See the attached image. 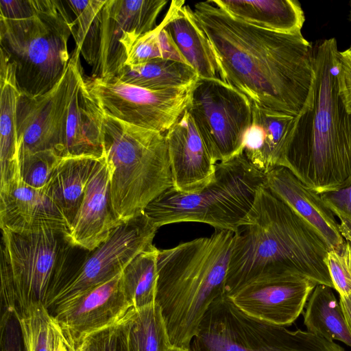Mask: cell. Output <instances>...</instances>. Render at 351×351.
<instances>
[{
	"instance_id": "obj_1",
	"label": "cell",
	"mask_w": 351,
	"mask_h": 351,
	"mask_svg": "<svg viewBox=\"0 0 351 351\" xmlns=\"http://www.w3.org/2000/svg\"><path fill=\"white\" fill-rule=\"evenodd\" d=\"M192 11L223 82L259 108L299 114L314 80L313 43L302 34L274 32L237 19L211 0L195 3Z\"/></svg>"
},
{
	"instance_id": "obj_2",
	"label": "cell",
	"mask_w": 351,
	"mask_h": 351,
	"mask_svg": "<svg viewBox=\"0 0 351 351\" xmlns=\"http://www.w3.org/2000/svg\"><path fill=\"white\" fill-rule=\"evenodd\" d=\"M326 241L265 186H260L249 221L234 232L225 295L264 278L300 275L333 289Z\"/></svg>"
},
{
	"instance_id": "obj_3",
	"label": "cell",
	"mask_w": 351,
	"mask_h": 351,
	"mask_svg": "<svg viewBox=\"0 0 351 351\" xmlns=\"http://www.w3.org/2000/svg\"><path fill=\"white\" fill-rule=\"evenodd\" d=\"M313 50L311 91L293 121L283 167L322 194L351 184V114L339 93L336 39L317 40Z\"/></svg>"
},
{
	"instance_id": "obj_4",
	"label": "cell",
	"mask_w": 351,
	"mask_h": 351,
	"mask_svg": "<svg viewBox=\"0 0 351 351\" xmlns=\"http://www.w3.org/2000/svg\"><path fill=\"white\" fill-rule=\"evenodd\" d=\"M234 232L215 230L158 252L156 302L171 346L188 349L211 304L225 295Z\"/></svg>"
},
{
	"instance_id": "obj_5",
	"label": "cell",
	"mask_w": 351,
	"mask_h": 351,
	"mask_svg": "<svg viewBox=\"0 0 351 351\" xmlns=\"http://www.w3.org/2000/svg\"><path fill=\"white\" fill-rule=\"evenodd\" d=\"M104 133L111 205L116 218L125 223L173 186L165 133L104 112Z\"/></svg>"
},
{
	"instance_id": "obj_6",
	"label": "cell",
	"mask_w": 351,
	"mask_h": 351,
	"mask_svg": "<svg viewBox=\"0 0 351 351\" xmlns=\"http://www.w3.org/2000/svg\"><path fill=\"white\" fill-rule=\"evenodd\" d=\"M64 1L38 0L33 16L0 17V49L13 64L21 95L34 98L51 90L64 75L71 56L68 41L75 21Z\"/></svg>"
},
{
	"instance_id": "obj_7",
	"label": "cell",
	"mask_w": 351,
	"mask_h": 351,
	"mask_svg": "<svg viewBox=\"0 0 351 351\" xmlns=\"http://www.w3.org/2000/svg\"><path fill=\"white\" fill-rule=\"evenodd\" d=\"M265 174L243 152L215 166L213 182L199 191L185 193L170 188L154 199L144 214L158 229L171 223L199 222L232 232L247 224Z\"/></svg>"
},
{
	"instance_id": "obj_8",
	"label": "cell",
	"mask_w": 351,
	"mask_h": 351,
	"mask_svg": "<svg viewBox=\"0 0 351 351\" xmlns=\"http://www.w3.org/2000/svg\"><path fill=\"white\" fill-rule=\"evenodd\" d=\"M1 232V311L17 315L34 303L49 309L66 280L72 246L63 232L55 230Z\"/></svg>"
},
{
	"instance_id": "obj_9",
	"label": "cell",
	"mask_w": 351,
	"mask_h": 351,
	"mask_svg": "<svg viewBox=\"0 0 351 351\" xmlns=\"http://www.w3.org/2000/svg\"><path fill=\"white\" fill-rule=\"evenodd\" d=\"M188 351H345L308 331L254 317L223 295L206 312Z\"/></svg>"
},
{
	"instance_id": "obj_10",
	"label": "cell",
	"mask_w": 351,
	"mask_h": 351,
	"mask_svg": "<svg viewBox=\"0 0 351 351\" xmlns=\"http://www.w3.org/2000/svg\"><path fill=\"white\" fill-rule=\"evenodd\" d=\"M186 109L217 163L243 154L252 121V104L244 94L219 77H199Z\"/></svg>"
},
{
	"instance_id": "obj_11",
	"label": "cell",
	"mask_w": 351,
	"mask_h": 351,
	"mask_svg": "<svg viewBox=\"0 0 351 351\" xmlns=\"http://www.w3.org/2000/svg\"><path fill=\"white\" fill-rule=\"evenodd\" d=\"M103 112L140 128L166 133L187 107L191 86L154 90L116 79H86Z\"/></svg>"
},
{
	"instance_id": "obj_12",
	"label": "cell",
	"mask_w": 351,
	"mask_h": 351,
	"mask_svg": "<svg viewBox=\"0 0 351 351\" xmlns=\"http://www.w3.org/2000/svg\"><path fill=\"white\" fill-rule=\"evenodd\" d=\"M157 230L144 213L117 226L109 238L68 276L49 308L121 274L136 256L152 245Z\"/></svg>"
},
{
	"instance_id": "obj_13",
	"label": "cell",
	"mask_w": 351,
	"mask_h": 351,
	"mask_svg": "<svg viewBox=\"0 0 351 351\" xmlns=\"http://www.w3.org/2000/svg\"><path fill=\"white\" fill-rule=\"evenodd\" d=\"M80 55L75 47L64 75L51 90L34 98L21 95L17 108L19 155L52 150L62 157L68 106L83 72Z\"/></svg>"
},
{
	"instance_id": "obj_14",
	"label": "cell",
	"mask_w": 351,
	"mask_h": 351,
	"mask_svg": "<svg viewBox=\"0 0 351 351\" xmlns=\"http://www.w3.org/2000/svg\"><path fill=\"white\" fill-rule=\"evenodd\" d=\"M166 0H106L101 14L99 62L93 78L109 80L125 66L136 41L154 29Z\"/></svg>"
},
{
	"instance_id": "obj_15",
	"label": "cell",
	"mask_w": 351,
	"mask_h": 351,
	"mask_svg": "<svg viewBox=\"0 0 351 351\" xmlns=\"http://www.w3.org/2000/svg\"><path fill=\"white\" fill-rule=\"evenodd\" d=\"M121 273L53 306L51 315L75 349L87 336L119 323L134 308L123 291Z\"/></svg>"
},
{
	"instance_id": "obj_16",
	"label": "cell",
	"mask_w": 351,
	"mask_h": 351,
	"mask_svg": "<svg viewBox=\"0 0 351 351\" xmlns=\"http://www.w3.org/2000/svg\"><path fill=\"white\" fill-rule=\"evenodd\" d=\"M317 285L300 275H284L250 282L229 297L247 314L286 326L301 314Z\"/></svg>"
},
{
	"instance_id": "obj_17",
	"label": "cell",
	"mask_w": 351,
	"mask_h": 351,
	"mask_svg": "<svg viewBox=\"0 0 351 351\" xmlns=\"http://www.w3.org/2000/svg\"><path fill=\"white\" fill-rule=\"evenodd\" d=\"M176 191L192 193L214 181L217 162L186 109L165 133Z\"/></svg>"
},
{
	"instance_id": "obj_18",
	"label": "cell",
	"mask_w": 351,
	"mask_h": 351,
	"mask_svg": "<svg viewBox=\"0 0 351 351\" xmlns=\"http://www.w3.org/2000/svg\"><path fill=\"white\" fill-rule=\"evenodd\" d=\"M121 223L111 205L110 173L105 156L94 165L82 202L64 238L73 247L93 252Z\"/></svg>"
},
{
	"instance_id": "obj_19",
	"label": "cell",
	"mask_w": 351,
	"mask_h": 351,
	"mask_svg": "<svg viewBox=\"0 0 351 351\" xmlns=\"http://www.w3.org/2000/svg\"><path fill=\"white\" fill-rule=\"evenodd\" d=\"M0 227L13 232L51 230L65 234L69 223L43 189L21 180L0 190Z\"/></svg>"
},
{
	"instance_id": "obj_20",
	"label": "cell",
	"mask_w": 351,
	"mask_h": 351,
	"mask_svg": "<svg viewBox=\"0 0 351 351\" xmlns=\"http://www.w3.org/2000/svg\"><path fill=\"white\" fill-rule=\"evenodd\" d=\"M62 157L106 156L104 112L91 95L83 72L72 92L64 126Z\"/></svg>"
},
{
	"instance_id": "obj_21",
	"label": "cell",
	"mask_w": 351,
	"mask_h": 351,
	"mask_svg": "<svg viewBox=\"0 0 351 351\" xmlns=\"http://www.w3.org/2000/svg\"><path fill=\"white\" fill-rule=\"evenodd\" d=\"M265 186L313 226L330 249L344 243L339 224L320 194L306 186L287 168L276 167L268 171Z\"/></svg>"
},
{
	"instance_id": "obj_22",
	"label": "cell",
	"mask_w": 351,
	"mask_h": 351,
	"mask_svg": "<svg viewBox=\"0 0 351 351\" xmlns=\"http://www.w3.org/2000/svg\"><path fill=\"white\" fill-rule=\"evenodd\" d=\"M294 117L252 104V121L245 135L243 154L263 173L283 167Z\"/></svg>"
},
{
	"instance_id": "obj_23",
	"label": "cell",
	"mask_w": 351,
	"mask_h": 351,
	"mask_svg": "<svg viewBox=\"0 0 351 351\" xmlns=\"http://www.w3.org/2000/svg\"><path fill=\"white\" fill-rule=\"evenodd\" d=\"M184 3L172 1L160 23L199 77H219V66L211 45L195 22L192 9Z\"/></svg>"
},
{
	"instance_id": "obj_24",
	"label": "cell",
	"mask_w": 351,
	"mask_h": 351,
	"mask_svg": "<svg viewBox=\"0 0 351 351\" xmlns=\"http://www.w3.org/2000/svg\"><path fill=\"white\" fill-rule=\"evenodd\" d=\"M0 190L21 180L17 134V108L21 93L15 70L0 49Z\"/></svg>"
},
{
	"instance_id": "obj_25",
	"label": "cell",
	"mask_w": 351,
	"mask_h": 351,
	"mask_svg": "<svg viewBox=\"0 0 351 351\" xmlns=\"http://www.w3.org/2000/svg\"><path fill=\"white\" fill-rule=\"evenodd\" d=\"M215 5L234 18L274 32L298 34L304 14L297 0H215Z\"/></svg>"
},
{
	"instance_id": "obj_26",
	"label": "cell",
	"mask_w": 351,
	"mask_h": 351,
	"mask_svg": "<svg viewBox=\"0 0 351 351\" xmlns=\"http://www.w3.org/2000/svg\"><path fill=\"white\" fill-rule=\"evenodd\" d=\"M97 159L92 156L62 157L43 189L60 209L69 227L82 202L87 182Z\"/></svg>"
},
{
	"instance_id": "obj_27",
	"label": "cell",
	"mask_w": 351,
	"mask_h": 351,
	"mask_svg": "<svg viewBox=\"0 0 351 351\" xmlns=\"http://www.w3.org/2000/svg\"><path fill=\"white\" fill-rule=\"evenodd\" d=\"M332 288L317 285L311 293L304 313L307 331L351 348V331Z\"/></svg>"
},
{
	"instance_id": "obj_28",
	"label": "cell",
	"mask_w": 351,
	"mask_h": 351,
	"mask_svg": "<svg viewBox=\"0 0 351 351\" xmlns=\"http://www.w3.org/2000/svg\"><path fill=\"white\" fill-rule=\"evenodd\" d=\"M199 78L190 65L167 59H156L136 66H125L113 79L154 90L191 86Z\"/></svg>"
},
{
	"instance_id": "obj_29",
	"label": "cell",
	"mask_w": 351,
	"mask_h": 351,
	"mask_svg": "<svg viewBox=\"0 0 351 351\" xmlns=\"http://www.w3.org/2000/svg\"><path fill=\"white\" fill-rule=\"evenodd\" d=\"M128 351H167L172 346L160 306L133 308L124 318Z\"/></svg>"
},
{
	"instance_id": "obj_30",
	"label": "cell",
	"mask_w": 351,
	"mask_h": 351,
	"mask_svg": "<svg viewBox=\"0 0 351 351\" xmlns=\"http://www.w3.org/2000/svg\"><path fill=\"white\" fill-rule=\"evenodd\" d=\"M159 250L153 244L136 256L121 273L123 291L134 308L156 302Z\"/></svg>"
},
{
	"instance_id": "obj_31",
	"label": "cell",
	"mask_w": 351,
	"mask_h": 351,
	"mask_svg": "<svg viewBox=\"0 0 351 351\" xmlns=\"http://www.w3.org/2000/svg\"><path fill=\"white\" fill-rule=\"evenodd\" d=\"M106 0H66L64 3L75 16L73 37L76 47L86 62L97 68L101 43V10Z\"/></svg>"
},
{
	"instance_id": "obj_32",
	"label": "cell",
	"mask_w": 351,
	"mask_h": 351,
	"mask_svg": "<svg viewBox=\"0 0 351 351\" xmlns=\"http://www.w3.org/2000/svg\"><path fill=\"white\" fill-rule=\"evenodd\" d=\"M156 59L172 60L187 64L161 23L136 41L125 66L139 65Z\"/></svg>"
},
{
	"instance_id": "obj_33",
	"label": "cell",
	"mask_w": 351,
	"mask_h": 351,
	"mask_svg": "<svg viewBox=\"0 0 351 351\" xmlns=\"http://www.w3.org/2000/svg\"><path fill=\"white\" fill-rule=\"evenodd\" d=\"M19 323L25 351H49V328L52 317L42 303L29 304L15 315Z\"/></svg>"
},
{
	"instance_id": "obj_34",
	"label": "cell",
	"mask_w": 351,
	"mask_h": 351,
	"mask_svg": "<svg viewBox=\"0 0 351 351\" xmlns=\"http://www.w3.org/2000/svg\"><path fill=\"white\" fill-rule=\"evenodd\" d=\"M61 158L58 154L52 150L20 154L21 180L33 188L44 189Z\"/></svg>"
},
{
	"instance_id": "obj_35",
	"label": "cell",
	"mask_w": 351,
	"mask_h": 351,
	"mask_svg": "<svg viewBox=\"0 0 351 351\" xmlns=\"http://www.w3.org/2000/svg\"><path fill=\"white\" fill-rule=\"evenodd\" d=\"M325 263L335 289L339 296L351 294V243L345 240L339 247L330 249Z\"/></svg>"
},
{
	"instance_id": "obj_36",
	"label": "cell",
	"mask_w": 351,
	"mask_h": 351,
	"mask_svg": "<svg viewBox=\"0 0 351 351\" xmlns=\"http://www.w3.org/2000/svg\"><path fill=\"white\" fill-rule=\"evenodd\" d=\"M79 346L86 351H128L124 319L87 336Z\"/></svg>"
},
{
	"instance_id": "obj_37",
	"label": "cell",
	"mask_w": 351,
	"mask_h": 351,
	"mask_svg": "<svg viewBox=\"0 0 351 351\" xmlns=\"http://www.w3.org/2000/svg\"><path fill=\"white\" fill-rule=\"evenodd\" d=\"M320 195L333 214L340 219L339 224L342 237L351 231V184L343 189L323 193Z\"/></svg>"
},
{
	"instance_id": "obj_38",
	"label": "cell",
	"mask_w": 351,
	"mask_h": 351,
	"mask_svg": "<svg viewBox=\"0 0 351 351\" xmlns=\"http://www.w3.org/2000/svg\"><path fill=\"white\" fill-rule=\"evenodd\" d=\"M0 347L1 351H25L19 321L9 311H1Z\"/></svg>"
},
{
	"instance_id": "obj_39",
	"label": "cell",
	"mask_w": 351,
	"mask_h": 351,
	"mask_svg": "<svg viewBox=\"0 0 351 351\" xmlns=\"http://www.w3.org/2000/svg\"><path fill=\"white\" fill-rule=\"evenodd\" d=\"M339 93L346 112L351 114V46L338 53Z\"/></svg>"
},
{
	"instance_id": "obj_40",
	"label": "cell",
	"mask_w": 351,
	"mask_h": 351,
	"mask_svg": "<svg viewBox=\"0 0 351 351\" xmlns=\"http://www.w3.org/2000/svg\"><path fill=\"white\" fill-rule=\"evenodd\" d=\"M38 0H0V17L19 20L36 14Z\"/></svg>"
},
{
	"instance_id": "obj_41",
	"label": "cell",
	"mask_w": 351,
	"mask_h": 351,
	"mask_svg": "<svg viewBox=\"0 0 351 351\" xmlns=\"http://www.w3.org/2000/svg\"><path fill=\"white\" fill-rule=\"evenodd\" d=\"M49 351H75V347L53 315L49 328Z\"/></svg>"
},
{
	"instance_id": "obj_42",
	"label": "cell",
	"mask_w": 351,
	"mask_h": 351,
	"mask_svg": "<svg viewBox=\"0 0 351 351\" xmlns=\"http://www.w3.org/2000/svg\"><path fill=\"white\" fill-rule=\"evenodd\" d=\"M339 304L351 331V294L347 296H339Z\"/></svg>"
},
{
	"instance_id": "obj_43",
	"label": "cell",
	"mask_w": 351,
	"mask_h": 351,
	"mask_svg": "<svg viewBox=\"0 0 351 351\" xmlns=\"http://www.w3.org/2000/svg\"><path fill=\"white\" fill-rule=\"evenodd\" d=\"M167 351H188V350L172 346L168 349Z\"/></svg>"
},
{
	"instance_id": "obj_44",
	"label": "cell",
	"mask_w": 351,
	"mask_h": 351,
	"mask_svg": "<svg viewBox=\"0 0 351 351\" xmlns=\"http://www.w3.org/2000/svg\"><path fill=\"white\" fill-rule=\"evenodd\" d=\"M343 239H346V241L350 242L351 243V231L344 234L343 235Z\"/></svg>"
},
{
	"instance_id": "obj_45",
	"label": "cell",
	"mask_w": 351,
	"mask_h": 351,
	"mask_svg": "<svg viewBox=\"0 0 351 351\" xmlns=\"http://www.w3.org/2000/svg\"><path fill=\"white\" fill-rule=\"evenodd\" d=\"M75 351H86L82 346H79L76 348Z\"/></svg>"
},
{
	"instance_id": "obj_46",
	"label": "cell",
	"mask_w": 351,
	"mask_h": 351,
	"mask_svg": "<svg viewBox=\"0 0 351 351\" xmlns=\"http://www.w3.org/2000/svg\"><path fill=\"white\" fill-rule=\"evenodd\" d=\"M349 19L351 21V1L350 2V14H349Z\"/></svg>"
}]
</instances>
